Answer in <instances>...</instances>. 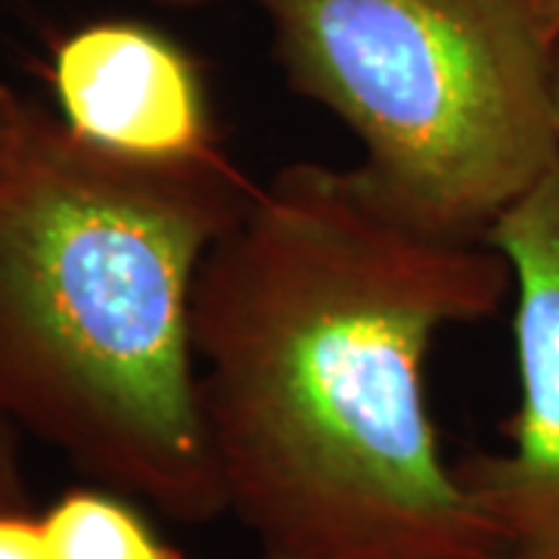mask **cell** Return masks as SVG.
Instances as JSON below:
<instances>
[{"label":"cell","mask_w":559,"mask_h":559,"mask_svg":"<svg viewBox=\"0 0 559 559\" xmlns=\"http://www.w3.org/2000/svg\"><path fill=\"white\" fill-rule=\"evenodd\" d=\"M510 293L495 246L419 227L358 165L255 183L202 261L190 340L224 507L259 559L498 557L426 367Z\"/></svg>","instance_id":"cell-1"},{"label":"cell","mask_w":559,"mask_h":559,"mask_svg":"<svg viewBox=\"0 0 559 559\" xmlns=\"http://www.w3.org/2000/svg\"><path fill=\"white\" fill-rule=\"evenodd\" d=\"M252 190L224 146L131 159L20 97L0 138V423L168 520L227 516L190 314Z\"/></svg>","instance_id":"cell-2"},{"label":"cell","mask_w":559,"mask_h":559,"mask_svg":"<svg viewBox=\"0 0 559 559\" xmlns=\"http://www.w3.org/2000/svg\"><path fill=\"white\" fill-rule=\"evenodd\" d=\"M301 97L358 138L401 215L457 240L559 165L554 40L532 0H259Z\"/></svg>","instance_id":"cell-3"},{"label":"cell","mask_w":559,"mask_h":559,"mask_svg":"<svg viewBox=\"0 0 559 559\" xmlns=\"http://www.w3.org/2000/svg\"><path fill=\"white\" fill-rule=\"evenodd\" d=\"M513 277L520 404L510 448L457 463L498 540L495 559H559V165L491 227Z\"/></svg>","instance_id":"cell-4"},{"label":"cell","mask_w":559,"mask_h":559,"mask_svg":"<svg viewBox=\"0 0 559 559\" xmlns=\"http://www.w3.org/2000/svg\"><path fill=\"white\" fill-rule=\"evenodd\" d=\"M60 116L79 138L119 156L193 159L224 146L197 62L140 22H94L50 57Z\"/></svg>","instance_id":"cell-5"},{"label":"cell","mask_w":559,"mask_h":559,"mask_svg":"<svg viewBox=\"0 0 559 559\" xmlns=\"http://www.w3.org/2000/svg\"><path fill=\"white\" fill-rule=\"evenodd\" d=\"M50 559H187L109 488H72L40 516Z\"/></svg>","instance_id":"cell-6"},{"label":"cell","mask_w":559,"mask_h":559,"mask_svg":"<svg viewBox=\"0 0 559 559\" xmlns=\"http://www.w3.org/2000/svg\"><path fill=\"white\" fill-rule=\"evenodd\" d=\"M0 559H50L44 525L22 507L20 476H0Z\"/></svg>","instance_id":"cell-7"},{"label":"cell","mask_w":559,"mask_h":559,"mask_svg":"<svg viewBox=\"0 0 559 559\" xmlns=\"http://www.w3.org/2000/svg\"><path fill=\"white\" fill-rule=\"evenodd\" d=\"M535 13H538L540 28L547 32V38L557 44L559 40V0H532Z\"/></svg>","instance_id":"cell-8"},{"label":"cell","mask_w":559,"mask_h":559,"mask_svg":"<svg viewBox=\"0 0 559 559\" xmlns=\"http://www.w3.org/2000/svg\"><path fill=\"white\" fill-rule=\"evenodd\" d=\"M16 429H10L7 423H0V476L16 469V451H13V436Z\"/></svg>","instance_id":"cell-9"},{"label":"cell","mask_w":559,"mask_h":559,"mask_svg":"<svg viewBox=\"0 0 559 559\" xmlns=\"http://www.w3.org/2000/svg\"><path fill=\"white\" fill-rule=\"evenodd\" d=\"M16 103H20V94L0 84V138H3L7 124H10V119H13V109H16Z\"/></svg>","instance_id":"cell-10"},{"label":"cell","mask_w":559,"mask_h":559,"mask_svg":"<svg viewBox=\"0 0 559 559\" xmlns=\"http://www.w3.org/2000/svg\"><path fill=\"white\" fill-rule=\"evenodd\" d=\"M554 106H557V131H559V40L554 47Z\"/></svg>","instance_id":"cell-11"},{"label":"cell","mask_w":559,"mask_h":559,"mask_svg":"<svg viewBox=\"0 0 559 559\" xmlns=\"http://www.w3.org/2000/svg\"><path fill=\"white\" fill-rule=\"evenodd\" d=\"M165 3H175V7H202V3H215V0H165Z\"/></svg>","instance_id":"cell-12"}]
</instances>
